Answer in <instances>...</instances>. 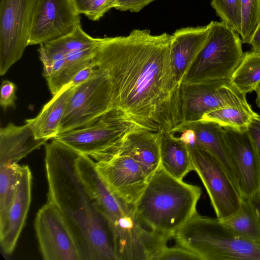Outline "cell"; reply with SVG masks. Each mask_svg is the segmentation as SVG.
I'll return each mask as SVG.
<instances>
[{
	"instance_id": "obj_9",
	"label": "cell",
	"mask_w": 260,
	"mask_h": 260,
	"mask_svg": "<svg viewBox=\"0 0 260 260\" xmlns=\"http://www.w3.org/2000/svg\"><path fill=\"white\" fill-rule=\"evenodd\" d=\"M73 0H34L28 46L41 45L73 32L81 24Z\"/></svg>"
},
{
	"instance_id": "obj_22",
	"label": "cell",
	"mask_w": 260,
	"mask_h": 260,
	"mask_svg": "<svg viewBox=\"0 0 260 260\" xmlns=\"http://www.w3.org/2000/svg\"><path fill=\"white\" fill-rule=\"evenodd\" d=\"M100 40V38H93L89 35L80 25L69 35L40 45L39 52L54 61L72 53L94 47Z\"/></svg>"
},
{
	"instance_id": "obj_23",
	"label": "cell",
	"mask_w": 260,
	"mask_h": 260,
	"mask_svg": "<svg viewBox=\"0 0 260 260\" xmlns=\"http://www.w3.org/2000/svg\"><path fill=\"white\" fill-rule=\"evenodd\" d=\"M221 221L241 238L260 245V219L247 198H242L238 211Z\"/></svg>"
},
{
	"instance_id": "obj_21",
	"label": "cell",
	"mask_w": 260,
	"mask_h": 260,
	"mask_svg": "<svg viewBox=\"0 0 260 260\" xmlns=\"http://www.w3.org/2000/svg\"><path fill=\"white\" fill-rule=\"evenodd\" d=\"M160 155L161 166L178 179L193 170L188 146L171 132H160Z\"/></svg>"
},
{
	"instance_id": "obj_36",
	"label": "cell",
	"mask_w": 260,
	"mask_h": 260,
	"mask_svg": "<svg viewBox=\"0 0 260 260\" xmlns=\"http://www.w3.org/2000/svg\"><path fill=\"white\" fill-rule=\"evenodd\" d=\"M247 198L260 219V189Z\"/></svg>"
},
{
	"instance_id": "obj_7",
	"label": "cell",
	"mask_w": 260,
	"mask_h": 260,
	"mask_svg": "<svg viewBox=\"0 0 260 260\" xmlns=\"http://www.w3.org/2000/svg\"><path fill=\"white\" fill-rule=\"evenodd\" d=\"M113 109L112 85L98 68L87 81L75 87L61 121L59 134L83 126Z\"/></svg>"
},
{
	"instance_id": "obj_13",
	"label": "cell",
	"mask_w": 260,
	"mask_h": 260,
	"mask_svg": "<svg viewBox=\"0 0 260 260\" xmlns=\"http://www.w3.org/2000/svg\"><path fill=\"white\" fill-rule=\"evenodd\" d=\"M95 167L110 190L132 206L141 196L151 176L140 163L126 155H117L95 161Z\"/></svg>"
},
{
	"instance_id": "obj_12",
	"label": "cell",
	"mask_w": 260,
	"mask_h": 260,
	"mask_svg": "<svg viewBox=\"0 0 260 260\" xmlns=\"http://www.w3.org/2000/svg\"><path fill=\"white\" fill-rule=\"evenodd\" d=\"M35 229L43 259L81 260L77 243L59 209L47 201L38 211Z\"/></svg>"
},
{
	"instance_id": "obj_4",
	"label": "cell",
	"mask_w": 260,
	"mask_h": 260,
	"mask_svg": "<svg viewBox=\"0 0 260 260\" xmlns=\"http://www.w3.org/2000/svg\"><path fill=\"white\" fill-rule=\"evenodd\" d=\"M173 238L200 260H260V245L241 238L217 218L198 213Z\"/></svg>"
},
{
	"instance_id": "obj_5",
	"label": "cell",
	"mask_w": 260,
	"mask_h": 260,
	"mask_svg": "<svg viewBox=\"0 0 260 260\" xmlns=\"http://www.w3.org/2000/svg\"><path fill=\"white\" fill-rule=\"evenodd\" d=\"M142 128L121 110L113 108L87 124L60 133L55 139L99 161L117 155L126 136Z\"/></svg>"
},
{
	"instance_id": "obj_10",
	"label": "cell",
	"mask_w": 260,
	"mask_h": 260,
	"mask_svg": "<svg viewBox=\"0 0 260 260\" xmlns=\"http://www.w3.org/2000/svg\"><path fill=\"white\" fill-rule=\"evenodd\" d=\"M34 0H1L0 75H4L28 46Z\"/></svg>"
},
{
	"instance_id": "obj_19",
	"label": "cell",
	"mask_w": 260,
	"mask_h": 260,
	"mask_svg": "<svg viewBox=\"0 0 260 260\" xmlns=\"http://www.w3.org/2000/svg\"><path fill=\"white\" fill-rule=\"evenodd\" d=\"M117 155L133 158L151 176L160 166V132L142 128L130 133L124 139Z\"/></svg>"
},
{
	"instance_id": "obj_16",
	"label": "cell",
	"mask_w": 260,
	"mask_h": 260,
	"mask_svg": "<svg viewBox=\"0 0 260 260\" xmlns=\"http://www.w3.org/2000/svg\"><path fill=\"white\" fill-rule=\"evenodd\" d=\"M210 27V23L205 26L182 27L171 35L172 64L177 80L180 84L206 44Z\"/></svg>"
},
{
	"instance_id": "obj_3",
	"label": "cell",
	"mask_w": 260,
	"mask_h": 260,
	"mask_svg": "<svg viewBox=\"0 0 260 260\" xmlns=\"http://www.w3.org/2000/svg\"><path fill=\"white\" fill-rule=\"evenodd\" d=\"M201 194L199 186L173 177L160 165L134 204L135 214L145 228L171 239L198 213Z\"/></svg>"
},
{
	"instance_id": "obj_15",
	"label": "cell",
	"mask_w": 260,
	"mask_h": 260,
	"mask_svg": "<svg viewBox=\"0 0 260 260\" xmlns=\"http://www.w3.org/2000/svg\"><path fill=\"white\" fill-rule=\"evenodd\" d=\"M32 175L27 166H20L13 199L4 221L0 223V244L7 254L14 251L24 225L31 197Z\"/></svg>"
},
{
	"instance_id": "obj_37",
	"label": "cell",
	"mask_w": 260,
	"mask_h": 260,
	"mask_svg": "<svg viewBox=\"0 0 260 260\" xmlns=\"http://www.w3.org/2000/svg\"><path fill=\"white\" fill-rule=\"evenodd\" d=\"M252 50L260 52V21L249 44Z\"/></svg>"
},
{
	"instance_id": "obj_20",
	"label": "cell",
	"mask_w": 260,
	"mask_h": 260,
	"mask_svg": "<svg viewBox=\"0 0 260 260\" xmlns=\"http://www.w3.org/2000/svg\"><path fill=\"white\" fill-rule=\"evenodd\" d=\"M75 87L70 84L65 86L53 95L35 117L25 120L37 138L48 140L59 134L61 121Z\"/></svg>"
},
{
	"instance_id": "obj_38",
	"label": "cell",
	"mask_w": 260,
	"mask_h": 260,
	"mask_svg": "<svg viewBox=\"0 0 260 260\" xmlns=\"http://www.w3.org/2000/svg\"><path fill=\"white\" fill-rule=\"evenodd\" d=\"M254 91L256 94L255 103L257 106L260 109V84Z\"/></svg>"
},
{
	"instance_id": "obj_28",
	"label": "cell",
	"mask_w": 260,
	"mask_h": 260,
	"mask_svg": "<svg viewBox=\"0 0 260 260\" xmlns=\"http://www.w3.org/2000/svg\"><path fill=\"white\" fill-rule=\"evenodd\" d=\"M242 43L249 44L260 21V0H241Z\"/></svg>"
},
{
	"instance_id": "obj_18",
	"label": "cell",
	"mask_w": 260,
	"mask_h": 260,
	"mask_svg": "<svg viewBox=\"0 0 260 260\" xmlns=\"http://www.w3.org/2000/svg\"><path fill=\"white\" fill-rule=\"evenodd\" d=\"M48 140L38 139L26 123L9 122L0 128V165L18 164L23 158L45 145Z\"/></svg>"
},
{
	"instance_id": "obj_32",
	"label": "cell",
	"mask_w": 260,
	"mask_h": 260,
	"mask_svg": "<svg viewBox=\"0 0 260 260\" xmlns=\"http://www.w3.org/2000/svg\"><path fill=\"white\" fill-rule=\"evenodd\" d=\"M16 90V86L14 83L8 80H3L1 86L0 105L4 110L9 107L15 108Z\"/></svg>"
},
{
	"instance_id": "obj_1",
	"label": "cell",
	"mask_w": 260,
	"mask_h": 260,
	"mask_svg": "<svg viewBox=\"0 0 260 260\" xmlns=\"http://www.w3.org/2000/svg\"><path fill=\"white\" fill-rule=\"evenodd\" d=\"M172 36L134 29L101 38L94 61L108 74L112 106L143 128L171 132L182 122L181 85L171 57Z\"/></svg>"
},
{
	"instance_id": "obj_31",
	"label": "cell",
	"mask_w": 260,
	"mask_h": 260,
	"mask_svg": "<svg viewBox=\"0 0 260 260\" xmlns=\"http://www.w3.org/2000/svg\"><path fill=\"white\" fill-rule=\"evenodd\" d=\"M200 260L193 252L178 244L171 247H162L152 260Z\"/></svg>"
},
{
	"instance_id": "obj_17",
	"label": "cell",
	"mask_w": 260,
	"mask_h": 260,
	"mask_svg": "<svg viewBox=\"0 0 260 260\" xmlns=\"http://www.w3.org/2000/svg\"><path fill=\"white\" fill-rule=\"evenodd\" d=\"M179 125L194 132L196 143L193 148L206 150L213 155L221 164L240 192L237 174L224 138V127L214 122L202 120Z\"/></svg>"
},
{
	"instance_id": "obj_24",
	"label": "cell",
	"mask_w": 260,
	"mask_h": 260,
	"mask_svg": "<svg viewBox=\"0 0 260 260\" xmlns=\"http://www.w3.org/2000/svg\"><path fill=\"white\" fill-rule=\"evenodd\" d=\"M259 115L248 103L223 107L203 115L201 120L216 123L223 127L246 131L252 120Z\"/></svg>"
},
{
	"instance_id": "obj_25",
	"label": "cell",
	"mask_w": 260,
	"mask_h": 260,
	"mask_svg": "<svg viewBox=\"0 0 260 260\" xmlns=\"http://www.w3.org/2000/svg\"><path fill=\"white\" fill-rule=\"evenodd\" d=\"M96 47L72 53L65 57L61 69L53 76L46 79L53 95L70 84L78 72L93 60Z\"/></svg>"
},
{
	"instance_id": "obj_11",
	"label": "cell",
	"mask_w": 260,
	"mask_h": 260,
	"mask_svg": "<svg viewBox=\"0 0 260 260\" xmlns=\"http://www.w3.org/2000/svg\"><path fill=\"white\" fill-rule=\"evenodd\" d=\"M246 95L230 79L181 84L182 123L201 120L206 113L223 107L248 103Z\"/></svg>"
},
{
	"instance_id": "obj_29",
	"label": "cell",
	"mask_w": 260,
	"mask_h": 260,
	"mask_svg": "<svg viewBox=\"0 0 260 260\" xmlns=\"http://www.w3.org/2000/svg\"><path fill=\"white\" fill-rule=\"evenodd\" d=\"M211 6L222 21L240 35L241 0H211Z\"/></svg>"
},
{
	"instance_id": "obj_2",
	"label": "cell",
	"mask_w": 260,
	"mask_h": 260,
	"mask_svg": "<svg viewBox=\"0 0 260 260\" xmlns=\"http://www.w3.org/2000/svg\"><path fill=\"white\" fill-rule=\"evenodd\" d=\"M45 147L47 201L61 213L81 260H117L110 224L77 170L80 153L55 138Z\"/></svg>"
},
{
	"instance_id": "obj_14",
	"label": "cell",
	"mask_w": 260,
	"mask_h": 260,
	"mask_svg": "<svg viewBox=\"0 0 260 260\" xmlns=\"http://www.w3.org/2000/svg\"><path fill=\"white\" fill-rule=\"evenodd\" d=\"M224 138L234 164L242 198L260 189V161L247 130L224 127Z\"/></svg>"
},
{
	"instance_id": "obj_33",
	"label": "cell",
	"mask_w": 260,
	"mask_h": 260,
	"mask_svg": "<svg viewBox=\"0 0 260 260\" xmlns=\"http://www.w3.org/2000/svg\"><path fill=\"white\" fill-rule=\"evenodd\" d=\"M155 0H117L115 9L121 11L137 13Z\"/></svg>"
},
{
	"instance_id": "obj_30",
	"label": "cell",
	"mask_w": 260,
	"mask_h": 260,
	"mask_svg": "<svg viewBox=\"0 0 260 260\" xmlns=\"http://www.w3.org/2000/svg\"><path fill=\"white\" fill-rule=\"evenodd\" d=\"M117 0H73L79 14L92 21L99 20L108 11L114 8Z\"/></svg>"
},
{
	"instance_id": "obj_34",
	"label": "cell",
	"mask_w": 260,
	"mask_h": 260,
	"mask_svg": "<svg viewBox=\"0 0 260 260\" xmlns=\"http://www.w3.org/2000/svg\"><path fill=\"white\" fill-rule=\"evenodd\" d=\"M98 70L94 59L88 65L81 70L73 78L70 84L77 87L90 78Z\"/></svg>"
},
{
	"instance_id": "obj_35",
	"label": "cell",
	"mask_w": 260,
	"mask_h": 260,
	"mask_svg": "<svg viewBox=\"0 0 260 260\" xmlns=\"http://www.w3.org/2000/svg\"><path fill=\"white\" fill-rule=\"evenodd\" d=\"M247 132L260 161V115L252 120Z\"/></svg>"
},
{
	"instance_id": "obj_26",
	"label": "cell",
	"mask_w": 260,
	"mask_h": 260,
	"mask_svg": "<svg viewBox=\"0 0 260 260\" xmlns=\"http://www.w3.org/2000/svg\"><path fill=\"white\" fill-rule=\"evenodd\" d=\"M230 80L244 94L254 91L260 84V52L252 50L244 53Z\"/></svg>"
},
{
	"instance_id": "obj_6",
	"label": "cell",
	"mask_w": 260,
	"mask_h": 260,
	"mask_svg": "<svg viewBox=\"0 0 260 260\" xmlns=\"http://www.w3.org/2000/svg\"><path fill=\"white\" fill-rule=\"evenodd\" d=\"M206 44L181 84L230 79L243 57L240 35L222 21H211Z\"/></svg>"
},
{
	"instance_id": "obj_8",
	"label": "cell",
	"mask_w": 260,
	"mask_h": 260,
	"mask_svg": "<svg viewBox=\"0 0 260 260\" xmlns=\"http://www.w3.org/2000/svg\"><path fill=\"white\" fill-rule=\"evenodd\" d=\"M188 148L193 171L207 190L216 218L223 220L234 214L242 198L221 164L206 150Z\"/></svg>"
},
{
	"instance_id": "obj_27",
	"label": "cell",
	"mask_w": 260,
	"mask_h": 260,
	"mask_svg": "<svg viewBox=\"0 0 260 260\" xmlns=\"http://www.w3.org/2000/svg\"><path fill=\"white\" fill-rule=\"evenodd\" d=\"M18 164L0 165V223L5 219L14 198Z\"/></svg>"
}]
</instances>
